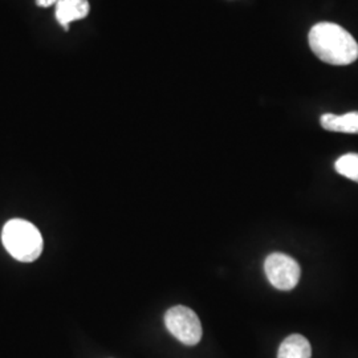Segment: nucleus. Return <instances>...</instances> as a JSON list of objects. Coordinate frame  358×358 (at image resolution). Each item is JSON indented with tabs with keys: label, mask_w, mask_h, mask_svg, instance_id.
<instances>
[{
	"label": "nucleus",
	"mask_w": 358,
	"mask_h": 358,
	"mask_svg": "<svg viewBox=\"0 0 358 358\" xmlns=\"http://www.w3.org/2000/svg\"><path fill=\"white\" fill-rule=\"evenodd\" d=\"M309 45L324 63L349 65L358 59V44L343 27L334 23H319L309 31Z\"/></svg>",
	"instance_id": "f257e3e1"
},
{
	"label": "nucleus",
	"mask_w": 358,
	"mask_h": 358,
	"mask_svg": "<svg viewBox=\"0 0 358 358\" xmlns=\"http://www.w3.org/2000/svg\"><path fill=\"white\" fill-rule=\"evenodd\" d=\"M90 10L88 0H59L56 3V19L68 29L69 23L87 17Z\"/></svg>",
	"instance_id": "39448f33"
},
{
	"label": "nucleus",
	"mask_w": 358,
	"mask_h": 358,
	"mask_svg": "<svg viewBox=\"0 0 358 358\" xmlns=\"http://www.w3.org/2000/svg\"><path fill=\"white\" fill-rule=\"evenodd\" d=\"M312 346L301 334H291L279 348L278 358H310Z\"/></svg>",
	"instance_id": "0eeeda50"
},
{
	"label": "nucleus",
	"mask_w": 358,
	"mask_h": 358,
	"mask_svg": "<svg viewBox=\"0 0 358 358\" xmlns=\"http://www.w3.org/2000/svg\"><path fill=\"white\" fill-rule=\"evenodd\" d=\"M1 242L13 259L31 263L43 252V236L35 224L24 219L8 220L1 231Z\"/></svg>",
	"instance_id": "f03ea898"
},
{
	"label": "nucleus",
	"mask_w": 358,
	"mask_h": 358,
	"mask_svg": "<svg viewBox=\"0 0 358 358\" xmlns=\"http://www.w3.org/2000/svg\"><path fill=\"white\" fill-rule=\"evenodd\" d=\"M336 171L358 183V154L349 153L340 157L336 164Z\"/></svg>",
	"instance_id": "6e6552de"
},
{
	"label": "nucleus",
	"mask_w": 358,
	"mask_h": 358,
	"mask_svg": "<svg viewBox=\"0 0 358 358\" xmlns=\"http://www.w3.org/2000/svg\"><path fill=\"white\" fill-rule=\"evenodd\" d=\"M165 325L167 331L185 345H196L202 338V324L190 308H170L165 315Z\"/></svg>",
	"instance_id": "7ed1b4c3"
},
{
	"label": "nucleus",
	"mask_w": 358,
	"mask_h": 358,
	"mask_svg": "<svg viewBox=\"0 0 358 358\" xmlns=\"http://www.w3.org/2000/svg\"><path fill=\"white\" fill-rule=\"evenodd\" d=\"M320 122L321 127L329 131L358 134V112H349L343 115L327 113L321 117Z\"/></svg>",
	"instance_id": "423d86ee"
},
{
	"label": "nucleus",
	"mask_w": 358,
	"mask_h": 358,
	"mask_svg": "<svg viewBox=\"0 0 358 358\" xmlns=\"http://www.w3.org/2000/svg\"><path fill=\"white\" fill-rule=\"evenodd\" d=\"M59 0H36L38 7H51L52 4H56Z\"/></svg>",
	"instance_id": "1a4fd4ad"
},
{
	"label": "nucleus",
	"mask_w": 358,
	"mask_h": 358,
	"mask_svg": "<svg viewBox=\"0 0 358 358\" xmlns=\"http://www.w3.org/2000/svg\"><path fill=\"white\" fill-rule=\"evenodd\" d=\"M264 271L269 282L280 291L294 289L301 276V268L294 257L279 252L267 256Z\"/></svg>",
	"instance_id": "20e7f679"
}]
</instances>
